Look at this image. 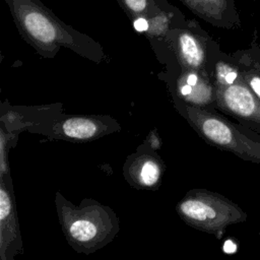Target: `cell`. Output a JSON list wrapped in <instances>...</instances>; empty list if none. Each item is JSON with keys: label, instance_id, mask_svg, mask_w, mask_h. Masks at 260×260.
<instances>
[{"label": "cell", "instance_id": "obj_7", "mask_svg": "<svg viewBox=\"0 0 260 260\" xmlns=\"http://www.w3.org/2000/svg\"><path fill=\"white\" fill-rule=\"evenodd\" d=\"M215 108L260 134V100L240 75L230 84H214Z\"/></svg>", "mask_w": 260, "mask_h": 260}, {"label": "cell", "instance_id": "obj_9", "mask_svg": "<svg viewBox=\"0 0 260 260\" xmlns=\"http://www.w3.org/2000/svg\"><path fill=\"white\" fill-rule=\"evenodd\" d=\"M22 253V241L10 174L0 176V257L13 260Z\"/></svg>", "mask_w": 260, "mask_h": 260}, {"label": "cell", "instance_id": "obj_1", "mask_svg": "<svg viewBox=\"0 0 260 260\" xmlns=\"http://www.w3.org/2000/svg\"><path fill=\"white\" fill-rule=\"evenodd\" d=\"M5 2L21 38L42 57L54 58L65 47L95 63L106 58L100 43L65 23L41 0Z\"/></svg>", "mask_w": 260, "mask_h": 260}, {"label": "cell", "instance_id": "obj_5", "mask_svg": "<svg viewBox=\"0 0 260 260\" xmlns=\"http://www.w3.org/2000/svg\"><path fill=\"white\" fill-rule=\"evenodd\" d=\"M159 42L175 54L182 70L208 72L211 75L221 52L199 23L187 19L184 14L174 19Z\"/></svg>", "mask_w": 260, "mask_h": 260}, {"label": "cell", "instance_id": "obj_6", "mask_svg": "<svg viewBox=\"0 0 260 260\" xmlns=\"http://www.w3.org/2000/svg\"><path fill=\"white\" fill-rule=\"evenodd\" d=\"M135 29L153 43L161 40L173 20L183 14L168 0H118Z\"/></svg>", "mask_w": 260, "mask_h": 260}, {"label": "cell", "instance_id": "obj_3", "mask_svg": "<svg viewBox=\"0 0 260 260\" xmlns=\"http://www.w3.org/2000/svg\"><path fill=\"white\" fill-rule=\"evenodd\" d=\"M184 117L207 143L243 160L260 165V134L205 108L187 105Z\"/></svg>", "mask_w": 260, "mask_h": 260}, {"label": "cell", "instance_id": "obj_2", "mask_svg": "<svg viewBox=\"0 0 260 260\" xmlns=\"http://www.w3.org/2000/svg\"><path fill=\"white\" fill-rule=\"evenodd\" d=\"M55 203L63 234L78 253H94L111 243L120 231L115 211L100 202L84 199L76 206L56 192Z\"/></svg>", "mask_w": 260, "mask_h": 260}, {"label": "cell", "instance_id": "obj_16", "mask_svg": "<svg viewBox=\"0 0 260 260\" xmlns=\"http://www.w3.org/2000/svg\"><path fill=\"white\" fill-rule=\"evenodd\" d=\"M258 235H259V237H260V231H259V233H258Z\"/></svg>", "mask_w": 260, "mask_h": 260}, {"label": "cell", "instance_id": "obj_13", "mask_svg": "<svg viewBox=\"0 0 260 260\" xmlns=\"http://www.w3.org/2000/svg\"><path fill=\"white\" fill-rule=\"evenodd\" d=\"M8 139L4 133L3 128H1L0 134V148H1V158H0V176L9 175V166H8V158H7V150H8Z\"/></svg>", "mask_w": 260, "mask_h": 260}, {"label": "cell", "instance_id": "obj_11", "mask_svg": "<svg viewBox=\"0 0 260 260\" xmlns=\"http://www.w3.org/2000/svg\"><path fill=\"white\" fill-rule=\"evenodd\" d=\"M165 172L161 159L154 154H133L124 167V177L134 188L157 189Z\"/></svg>", "mask_w": 260, "mask_h": 260}, {"label": "cell", "instance_id": "obj_12", "mask_svg": "<svg viewBox=\"0 0 260 260\" xmlns=\"http://www.w3.org/2000/svg\"><path fill=\"white\" fill-rule=\"evenodd\" d=\"M244 81L260 100V45L257 32H254L250 46L231 54Z\"/></svg>", "mask_w": 260, "mask_h": 260}, {"label": "cell", "instance_id": "obj_14", "mask_svg": "<svg viewBox=\"0 0 260 260\" xmlns=\"http://www.w3.org/2000/svg\"><path fill=\"white\" fill-rule=\"evenodd\" d=\"M147 143L149 144V146L152 148V149H158L160 148V141H159V138L156 134L155 131H151L147 137Z\"/></svg>", "mask_w": 260, "mask_h": 260}, {"label": "cell", "instance_id": "obj_8", "mask_svg": "<svg viewBox=\"0 0 260 260\" xmlns=\"http://www.w3.org/2000/svg\"><path fill=\"white\" fill-rule=\"evenodd\" d=\"M120 130V124L110 116L78 115L55 122L49 136L74 142H86Z\"/></svg>", "mask_w": 260, "mask_h": 260}, {"label": "cell", "instance_id": "obj_10", "mask_svg": "<svg viewBox=\"0 0 260 260\" xmlns=\"http://www.w3.org/2000/svg\"><path fill=\"white\" fill-rule=\"evenodd\" d=\"M192 13L218 28L241 27L236 0H180Z\"/></svg>", "mask_w": 260, "mask_h": 260}, {"label": "cell", "instance_id": "obj_4", "mask_svg": "<svg viewBox=\"0 0 260 260\" xmlns=\"http://www.w3.org/2000/svg\"><path fill=\"white\" fill-rule=\"evenodd\" d=\"M181 219L193 229L220 237L229 225L247 220L248 214L237 203L221 194L193 189L177 203Z\"/></svg>", "mask_w": 260, "mask_h": 260}, {"label": "cell", "instance_id": "obj_15", "mask_svg": "<svg viewBox=\"0 0 260 260\" xmlns=\"http://www.w3.org/2000/svg\"><path fill=\"white\" fill-rule=\"evenodd\" d=\"M223 250H224L225 253H234L236 251V246L231 241H226L224 243Z\"/></svg>", "mask_w": 260, "mask_h": 260}]
</instances>
